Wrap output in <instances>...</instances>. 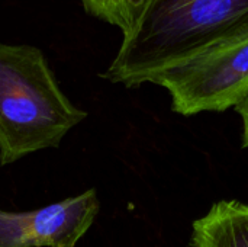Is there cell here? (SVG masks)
<instances>
[{
	"instance_id": "obj_1",
	"label": "cell",
	"mask_w": 248,
	"mask_h": 247,
	"mask_svg": "<svg viewBox=\"0 0 248 247\" xmlns=\"http://www.w3.org/2000/svg\"><path fill=\"white\" fill-rule=\"evenodd\" d=\"M247 36L248 0H144L102 77L138 87L214 47Z\"/></svg>"
},
{
	"instance_id": "obj_2",
	"label": "cell",
	"mask_w": 248,
	"mask_h": 247,
	"mask_svg": "<svg viewBox=\"0 0 248 247\" xmlns=\"http://www.w3.org/2000/svg\"><path fill=\"white\" fill-rule=\"evenodd\" d=\"M87 114L61 90L44 52L0 42V165L58 147Z\"/></svg>"
},
{
	"instance_id": "obj_3",
	"label": "cell",
	"mask_w": 248,
	"mask_h": 247,
	"mask_svg": "<svg viewBox=\"0 0 248 247\" xmlns=\"http://www.w3.org/2000/svg\"><path fill=\"white\" fill-rule=\"evenodd\" d=\"M153 84L170 93L171 109L183 116L238 108L248 99V36L166 70Z\"/></svg>"
},
{
	"instance_id": "obj_4",
	"label": "cell",
	"mask_w": 248,
	"mask_h": 247,
	"mask_svg": "<svg viewBox=\"0 0 248 247\" xmlns=\"http://www.w3.org/2000/svg\"><path fill=\"white\" fill-rule=\"evenodd\" d=\"M94 189L31 211L0 208V247H76L99 213Z\"/></svg>"
},
{
	"instance_id": "obj_5",
	"label": "cell",
	"mask_w": 248,
	"mask_h": 247,
	"mask_svg": "<svg viewBox=\"0 0 248 247\" xmlns=\"http://www.w3.org/2000/svg\"><path fill=\"white\" fill-rule=\"evenodd\" d=\"M193 247H248V205L219 201L193 223Z\"/></svg>"
},
{
	"instance_id": "obj_6",
	"label": "cell",
	"mask_w": 248,
	"mask_h": 247,
	"mask_svg": "<svg viewBox=\"0 0 248 247\" xmlns=\"http://www.w3.org/2000/svg\"><path fill=\"white\" fill-rule=\"evenodd\" d=\"M87 15L116 26L125 33L134 23L144 0H80Z\"/></svg>"
},
{
	"instance_id": "obj_7",
	"label": "cell",
	"mask_w": 248,
	"mask_h": 247,
	"mask_svg": "<svg viewBox=\"0 0 248 247\" xmlns=\"http://www.w3.org/2000/svg\"><path fill=\"white\" fill-rule=\"evenodd\" d=\"M235 111L240 114L243 121V147L248 150V99L238 108H235Z\"/></svg>"
}]
</instances>
